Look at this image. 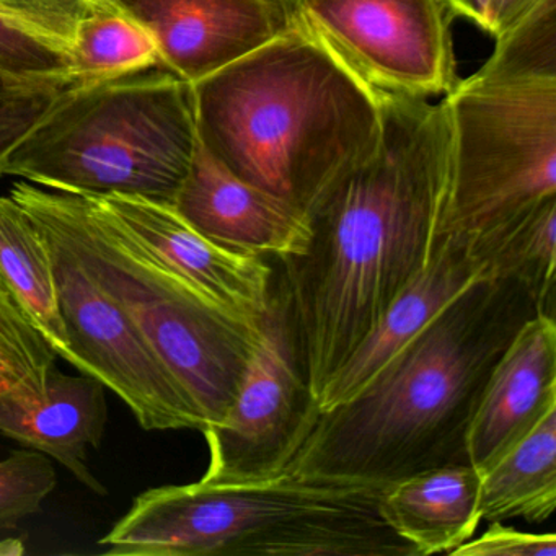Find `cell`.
<instances>
[{"label":"cell","instance_id":"cell-1","mask_svg":"<svg viewBox=\"0 0 556 556\" xmlns=\"http://www.w3.org/2000/svg\"><path fill=\"white\" fill-rule=\"evenodd\" d=\"M367 154L338 172L305 211V240L278 260L282 294L315 396L422 271L447 193V106L382 97Z\"/></svg>","mask_w":556,"mask_h":556},{"label":"cell","instance_id":"cell-2","mask_svg":"<svg viewBox=\"0 0 556 556\" xmlns=\"http://www.w3.org/2000/svg\"><path fill=\"white\" fill-rule=\"evenodd\" d=\"M536 314L522 282L481 276L356 395L321 413L285 473L386 488L468 464V431L484 387Z\"/></svg>","mask_w":556,"mask_h":556},{"label":"cell","instance_id":"cell-3","mask_svg":"<svg viewBox=\"0 0 556 556\" xmlns=\"http://www.w3.org/2000/svg\"><path fill=\"white\" fill-rule=\"evenodd\" d=\"M191 86L204 149L302 216L382 128L380 97L298 24Z\"/></svg>","mask_w":556,"mask_h":556},{"label":"cell","instance_id":"cell-4","mask_svg":"<svg viewBox=\"0 0 556 556\" xmlns=\"http://www.w3.org/2000/svg\"><path fill=\"white\" fill-rule=\"evenodd\" d=\"M382 491L292 473L149 488L99 545L135 556H418L383 519Z\"/></svg>","mask_w":556,"mask_h":556},{"label":"cell","instance_id":"cell-5","mask_svg":"<svg viewBox=\"0 0 556 556\" xmlns=\"http://www.w3.org/2000/svg\"><path fill=\"white\" fill-rule=\"evenodd\" d=\"M9 197L60 236L128 312L203 421H223L263 337L253 320L204 294L139 242L97 197L17 181ZM201 429V431H203Z\"/></svg>","mask_w":556,"mask_h":556},{"label":"cell","instance_id":"cell-6","mask_svg":"<svg viewBox=\"0 0 556 556\" xmlns=\"http://www.w3.org/2000/svg\"><path fill=\"white\" fill-rule=\"evenodd\" d=\"M198 142L193 86L155 67L67 87L2 174L66 193L174 206Z\"/></svg>","mask_w":556,"mask_h":556},{"label":"cell","instance_id":"cell-7","mask_svg":"<svg viewBox=\"0 0 556 556\" xmlns=\"http://www.w3.org/2000/svg\"><path fill=\"white\" fill-rule=\"evenodd\" d=\"M451 123L447 193L439 239L484 250L556 197V80L473 84L444 97Z\"/></svg>","mask_w":556,"mask_h":556},{"label":"cell","instance_id":"cell-8","mask_svg":"<svg viewBox=\"0 0 556 556\" xmlns=\"http://www.w3.org/2000/svg\"><path fill=\"white\" fill-rule=\"evenodd\" d=\"M444 0H302L295 24L377 97L447 96L457 76Z\"/></svg>","mask_w":556,"mask_h":556},{"label":"cell","instance_id":"cell-9","mask_svg":"<svg viewBox=\"0 0 556 556\" xmlns=\"http://www.w3.org/2000/svg\"><path fill=\"white\" fill-rule=\"evenodd\" d=\"M281 286L273 288L263 337L223 421L203 429L210 464L201 481L247 483L288 470L320 418Z\"/></svg>","mask_w":556,"mask_h":556},{"label":"cell","instance_id":"cell-10","mask_svg":"<svg viewBox=\"0 0 556 556\" xmlns=\"http://www.w3.org/2000/svg\"><path fill=\"white\" fill-rule=\"evenodd\" d=\"M37 226L53 256L61 315L76 369L119 396L144 431H201L203 421L193 403L128 312L60 236Z\"/></svg>","mask_w":556,"mask_h":556},{"label":"cell","instance_id":"cell-11","mask_svg":"<svg viewBox=\"0 0 556 556\" xmlns=\"http://www.w3.org/2000/svg\"><path fill=\"white\" fill-rule=\"evenodd\" d=\"M157 43L164 70L194 84L281 37L289 0H115Z\"/></svg>","mask_w":556,"mask_h":556},{"label":"cell","instance_id":"cell-12","mask_svg":"<svg viewBox=\"0 0 556 556\" xmlns=\"http://www.w3.org/2000/svg\"><path fill=\"white\" fill-rule=\"evenodd\" d=\"M162 262L226 307L262 320L273 269L262 256L224 249L185 223L174 206L136 197H97Z\"/></svg>","mask_w":556,"mask_h":556},{"label":"cell","instance_id":"cell-13","mask_svg":"<svg viewBox=\"0 0 556 556\" xmlns=\"http://www.w3.org/2000/svg\"><path fill=\"white\" fill-rule=\"evenodd\" d=\"M556 408V324L527 321L497 361L468 431V464L483 475Z\"/></svg>","mask_w":556,"mask_h":556},{"label":"cell","instance_id":"cell-14","mask_svg":"<svg viewBox=\"0 0 556 556\" xmlns=\"http://www.w3.org/2000/svg\"><path fill=\"white\" fill-rule=\"evenodd\" d=\"M174 210L211 242L247 255H294L305 240L302 214L230 174L198 142Z\"/></svg>","mask_w":556,"mask_h":556},{"label":"cell","instance_id":"cell-15","mask_svg":"<svg viewBox=\"0 0 556 556\" xmlns=\"http://www.w3.org/2000/svg\"><path fill=\"white\" fill-rule=\"evenodd\" d=\"M481 276L486 263L470 243L441 237L422 271L390 302L376 327L344 361L318 395L328 412L356 395L419 331Z\"/></svg>","mask_w":556,"mask_h":556},{"label":"cell","instance_id":"cell-16","mask_svg":"<svg viewBox=\"0 0 556 556\" xmlns=\"http://www.w3.org/2000/svg\"><path fill=\"white\" fill-rule=\"evenodd\" d=\"M106 422V387L89 374L70 376L54 366L43 399L0 396V434L54 458L99 496L109 490L90 470L87 448L102 445Z\"/></svg>","mask_w":556,"mask_h":556},{"label":"cell","instance_id":"cell-17","mask_svg":"<svg viewBox=\"0 0 556 556\" xmlns=\"http://www.w3.org/2000/svg\"><path fill=\"white\" fill-rule=\"evenodd\" d=\"M480 486L471 465L431 468L383 488L380 513L416 555H448L481 522Z\"/></svg>","mask_w":556,"mask_h":556},{"label":"cell","instance_id":"cell-18","mask_svg":"<svg viewBox=\"0 0 556 556\" xmlns=\"http://www.w3.org/2000/svg\"><path fill=\"white\" fill-rule=\"evenodd\" d=\"M0 279L56 356L76 367L50 245L27 211L4 194H0Z\"/></svg>","mask_w":556,"mask_h":556},{"label":"cell","instance_id":"cell-19","mask_svg":"<svg viewBox=\"0 0 556 556\" xmlns=\"http://www.w3.org/2000/svg\"><path fill=\"white\" fill-rule=\"evenodd\" d=\"M556 509V408L481 475L480 519L540 523Z\"/></svg>","mask_w":556,"mask_h":556},{"label":"cell","instance_id":"cell-20","mask_svg":"<svg viewBox=\"0 0 556 556\" xmlns=\"http://www.w3.org/2000/svg\"><path fill=\"white\" fill-rule=\"evenodd\" d=\"M73 66L79 83L115 79L155 67L164 70L151 31L115 0L77 22Z\"/></svg>","mask_w":556,"mask_h":556},{"label":"cell","instance_id":"cell-21","mask_svg":"<svg viewBox=\"0 0 556 556\" xmlns=\"http://www.w3.org/2000/svg\"><path fill=\"white\" fill-rule=\"evenodd\" d=\"M76 25L15 0H0V73L79 83L73 66Z\"/></svg>","mask_w":556,"mask_h":556},{"label":"cell","instance_id":"cell-22","mask_svg":"<svg viewBox=\"0 0 556 556\" xmlns=\"http://www.w3.org/2000/svg\"><path fill=\"white\" fill-rule=\"evenodd\" d=\"M484 262L486 276L522 282L535 298L539 314L555 317L556 197L501 233L484 250Z\"/></svg>","mask_w":556,"mask_h":556},{"label":"cell","instance_id":"cell-23","mask_svg":"<svg viewBox=\"0 0 556 556\" xmlns=\"http://www.w3.org/2000/svg\"><path fill=\"white\" fill-rule=\"evenodd\" d=\"M496 47L473 84H527L556 80V0L535 4L496 35Z\"/></svg>","mask_w":556,"mask_h":556},{"label":"cell","instance_id":"cell-24","mask_svg":"<svg viewBox=\"0 0 556 556\" xmlns=\"http://www.w3.org/2000/svg\"><path fill=\"white\" fill-rule=\"evenodd\" d=\"M56 357L0 279V396L43 399Z\"/></svg>","mask_w":556,"mask_h":556},{"label":"cell","instance_id":"cell-25","mask_svg":"<svg viewBox=\"0 0 556 556\" xmlns=\"http://www.w3.org/2000/svg\"><path fill=\"white\" fill-rule=\"evenodd\" d=\"M58 483L48 455L21 448L0 460V530H15L22 520L40 513Z\"/></svg>","mask_w":556,"mask_h":556},{"label":"cell","instance_id":"cell-26","mask_svg":"<svg viewBox=\"0 0 556 556\" xmlns=\"http://www.w3.org/2000/svg\"><path fill=\"white\" fill-rule=\"evenodd\" d=\"M67 87H51L27 96L0 100V178L4 177L2 170L9 154L45 118Z\"/></svg>","mask_w":556,"mask_h":556},{"label":"cell","instance_id":"cell-27","mask_svg":"<svg viewBox=\"0 0 556 556\" xmlns=\"http://www.w3.org/2000/svg\"><path fill=\"white\" fill-rule=\"evenodd\" d=\"M451 556H555L556 535L549 533L520 532L491 522L490 529L475 540L458 545Z\"/></svg>","mask_w":556,"mask_h":556},{"label":"cell","instance_id":"cell-28","mask_svg":"<svg viewBox=\"0 0 556 556\" xmlns=\"http://www.w3.org/2000/svg\"><path fill=\"white\" fill-rule=\"evenodd\" d=\"M15 2L77 24L80 18L113 0H15Z\"/></svg>","mask_w":556,"mask_h":556},{"label":"cell","instance_id":"cell-29","mask_svg":"<svg viewBox=\"0 0 556 556\" xmlns=\"http://www.w3.org/2000/svg\"><path fill=\"white\" fill-rule=\"evenodd\" d=\"M497 0H444L452 15L467 18L480 30L493 35L494 9Z\"/></svg>","mask_w":556,"mask_h":556},{"label":"cell","instance_id":"cell-30","mask_svg":"<svg viewBox=\"0 0 556 556\" xmlns=\"http://www.w3.org/2000/svg\"><path fill=\"white\" fill-rule=\"evenodd\" d=\"M71 84L77 83H73V80L38 79V77L14 76V74L0 73V100L27 96V93L51 89V87L71 86Z\"/></svg>","mask_w":556,"mask_h":556},{"label":"cell","instance_id":"cell-31","mask_svg":"<svg viewBox=\"0 0 556 556\" xmlns=\"http://www.w3.org/2000/svg\"><path fill=\"white\" fill-rule=\"evenodd\" d=\"M536 0H497L494 9L493 37L509 28L514 22L519 21Z\"/></svg>","mask_w":556,"mask_h":556},{"label":"cell","instance_id":"cell-32","mask_svg":"<svg viewBox=\"0 0 556 556\" xmlns=\"http://www.w3.org/2000/svg\"><path fill=\"white\" fill-rule=\"evenodd\" d=\"M25 553L24 540L5 539L0 540V556H21Z\"/></svg>","mask_w":556,"mask_h":556},{"label":"cell","instance_id":"cell-33","mask_svg":"<svg viewBox=\"0 0 556 556\" xmlns=\"http://www.w3.org/2000/svg\"><path fill=\"white\" fill-rule=\"evenodd\" d=\"M302 0H289V4L292 5V9H294L295 11V8H298L299 4H301Z\"/></svg>","mask_w":556,"mask_h":556}]
</instances>
